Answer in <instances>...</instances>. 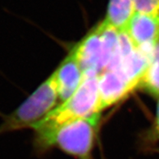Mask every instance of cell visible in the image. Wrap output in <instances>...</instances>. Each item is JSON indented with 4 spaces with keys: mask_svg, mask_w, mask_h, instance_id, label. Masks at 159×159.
<instances>
[{
    "mask_svg": "<svg viewBox=\"0 0 159 159\" xmlns=\"http://www.w3.org/2000/svg\"><path fill=\"white\" fill-rule=\"evenodd\" d=\"M136 48L153 55L159 42V22L149 16L136 13L126 30Z\"/></svg>",
    "mask_w": 159,
    "mask_h": 159,
    "instance_id": "obj_6",
    "label": "cell"
},
{
    "mask_svg": "<svg viewBox=\"0 0 159 159\" xmlns=\"http://www.w3.org/2000/svg\"><path fill=\"white\" fill-rule=\"evenodd\" d=\"M136 88L137 86L117 68L101 72L98 74L100 112L122 101Z\"/></svg>",
    "mask_w": 159,
    "mask_h": 159,
    "instance_id": "obj_4",
    "label": "cell"
},
{
    "mask_svg": "<svg viewBox=\"0 0 159 159\" xmlns=\"http://www.w3.org/2000/svg\"><path fill=\"white\" fill-rule=\"evenodd\" d=\"M139 88L153 97L159 98V42L155 46L150 63Z\"/></svg>",
    "mask_w": 159,
    "mask_h": 159,
    "instance_id": "obj_9",
    "label": "cell"
},
{
    "mask_svg": "<svg viewBox=\"0 0 159 159\" xmlns=\"http://www.w3.org/2000/svg\"><path fill=\"white\" fill-rule=\"evenodd\" d=\"M153 151L159 153V148H154V149H153Z\"/></svg>",
    "mask_w": 159,
    "mask_h": 159,
    "instance_id": "obj_12",
    "label": "cell"
},
{
    "mask_svg": "<svg viewBox=\"0 0 159 159\" xmlns=\"http://www.w3.org/2000/svg\"><path fill=\"white\" fill-rule=\"evenodd\" d=\"M59 100L56 77L53 72L16 109L7 115L0 113V135L30 129L55 109Z\"/></svg>",
    "mask_w": 159,
    "mask_h": 159,
    "instance_id": "obj_3",
    "label": "cell"
},
{
    "mask_svg": "<svg viewBox=\"0 0 159 159\" xmlns=\"http://www.w3.org/2000/svg\"><path fill=\"white\" fill-rule=\"evenodd\" d=\"M59 101L63 102L77 90L84 72L71 50L55 70Z\"/></svg>",
    "mask_w": 159,
    "mask_h": 159,
    "instance_id": "obj_7",
    "label": "cell"
},
{
    "mask_svg": "<svg viewBox=\"0 0 159 159\" xmlns=\"http://www.w3.org/2000/svg\"><path fill=\"white\" fill-rule=\"evenodd\" d=\"M149 137L153 141L159 140V98H157V110H156V115H155L154 121L153 126L149 130Z\"/></svg>",
    "mask_w": 159,
    "mask_h": 159,
    "instance_id": "obj_11",
    "label": "cell"
},
{
    "mask_svg": "<svg viewBox=\"0 0 159 159\" xmlns=\"http://www.w3.org/2000/svg\"><path fill=\"white\" fill-rule=\"evenodd\" d=\"M101 114L68 122L50 131L34 132V145L40 153L57 148L76 159H93Z\"/></svg>",
    "mask_w": 159,
    "mask_h": 159,
    "instance_id": "obj_1",
    "label": "cell"
},
{
    "mask_svg": "<svg viewBox=\"0 0 159 159\" xmlns=\"http://www.w3.org/2000/svg\"><path fill=\"white\" fill-rule=\"evenodd\" d=\"M136 14L134 0H109L103 20L119 32L127 30Z\"/></svg>",
    "mask_w": 159,
    "mask_h": 159,
    "instance_id": "obj_8",
    "label": "cell"
},
{
    "mask_svg": "<svg viewBox=\"0 0 159 159\" xmlns=\"http://www.w3.org/2000/svg\"><path fill=\"white\" fill-rule=\"evenodd\" d=\"M96 114H101L98 74L96 71H86L81 84L73 94L58 104L55 109L32 126L30 129L34 132L50 131L68 122L91 117Z\"/></svg>",
    "mask_w": 159,
    "mask_h": 159,
    "instance_id": "obj_2",
    "label": "cell"
},
{
    "mask_svg": "<svg viewBox=\"0 0 159 159\" xmlns=\"http://www.w3.org/2000/svg\"><path fill=\"white\" fill-rule=\"evenodd\" d=\"M136 13L149 16L159 22V0H134Z\"/></svg>",
    "mask_w": 159,
    "mask_h": 159,
    "instance_id": "obj_10",
    "label": "cell"
},
{
    "mask_svg": "<svg viewBox=\"0 0 159 159\" xmlns=\"http://www.w3.org/2000/svg\"><path fill=\"white\" fill-rule=\"evenodd\" d=\"M71 50L84 72L92 71L99 74L102 57V38L100 24L93 28Z\"/></svg>",
    "mask_w": 159,
    "mask_h": 159,
    "instance_id": "obj_5",
    "label": "cell"
}]
</instances>
